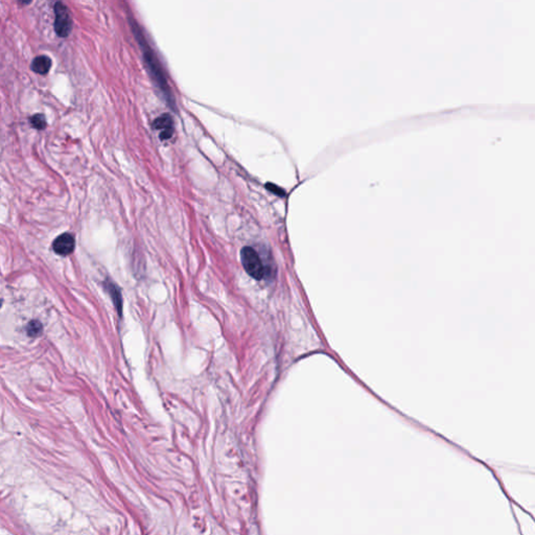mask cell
<instances>
[{
	"mask_svg": "<svg viewBox=\"0 0 535 535\" xmlns=\"http://www.w3.org/2000/svg\"><path fill=\"white\" fill-rule=\"evenodd\" d=\"M241 260L246 272L256 280L265 279L270 273V270H268L258 252L249 246L242 249Z\"/></svg>",
	"mask_w": 535,
	"mask_h": 535,
	"instance_id": "7a4b0ae2",
	"label": "cell"
},
{
	"mask_svg": "<svg viewBox=\"0 0 535 535\" xmlns=\"http://www.w3.org/2000/svg\"><path fill=\"white\" fill-rule=\"evenodd\" d=\"M154 128L157 130H161L160 133V139L166 140L170 139L173 133V120L172 118V115L169 113H164L160 115L157 119H155Z\"/></svg>",
	"mask_w": 535,
	"mask_h": 535,
	"instance_id": "5b68a950",
	"label": "cell"
},
{
	"mask_svg": "<svg viewBox=\"0 0 535 535\" xmlns=\"http://www.w3.org/2000/svg\"><path fill=\"white\" fill-rule=\"evenodd\" d=\"M105 287L107 288L108 293L110 294L111 298L114 302L115 306H116V309L118 310L119 315H121V313H122V298H121V293H120V290L118 288V287L116 285H114L113 283H111V281H107V283L105 284Z\"/></svg>",
	"mask_w": 535,
	"mask_h": 535,
	"instance_id": "52a82bcc",
	"label": "cell"
},
{
	"mask_svg": "<svg viewBox=\"0 0 535 535\" xmlns=\"http://www.w3.org/2000/svg\"><path fill=\"white\" fill-rule=\"evenodd\" d=\"M131 27H132V32L134 34V37L136 38L137 43H138V45L140 46V49L143 55V60L147 64V68L151 77L153 78L157 88L162 93L165 102L168 103V105L172 107V109H175L176 108L175 98L172 96L171 87L169 85L168 79L165 77L160 62L158 61L156 55L153 52V49L151 48L148 41L146 40V38H144L139 24H137L136 21L133 19H131Z\"/></svg>",
	"mask_w": 535,
	"mask_h": 535,
	"instance_id": "6da1fadb",
	"label": "cell"
},
{
	"mask_svg": "<svg viewBox=\"0 0 535 535\" xmlns=\"http://www.w3.org/2000/svg\"><path fill=\"white\" fill-rule=\"evenodd\" d=\"M266 187H267V190H269V191H272L273 193L277 194V196H285V191H284L283 189H280V187L277 186L276 184L268 183Z\"/></svg>",
	"mask_w": 535,
	"mask_h": 535,
	"instance_id": "30bf717a",
	"label": "cell"
},
{
	"mask_svg": "<svg viewBox=\"0 0 535 535\" xmlns=\"http://www.w3.org/2000/svg\"><path fill=\"white\" fill-rule=\"evenodd\" d=\"M52 67V60L47 56L36 57L32 63V70L36 74L46 75Z\"/></svg>",
	"mask_w": 535,
	"mask_h": 535,
	"instance_id": "8992f818",
	"label": "cell"
},
{
	"mask_svg": "<svg viewBox=\"0 0 535 535\" xmlns=\"http://www.w3.org/2000/svg\"><path fill=\"white\" fill-rule=\"evenodd\" d=\"M30 121H31L32 127L35 128V129H37V130H43V129L46 128V119L44 117V115H42V114L33 115V116L30 119Z\"/></svg>",
	"mask_w": 535,
	"mask_h": 535,
	"instance_id": "9c48e42d",
	"label": "cell"
},
{
	"mask_svg": "<svg viewBox=\"0 0 535 535\" xmlns=\"http://www.w3.org/2000/svg\"><path fill=\"white\" fill-rule=\"evenodd\" d=\"M76 247L75 237L70 233H63L57 236L53 243L54 251L61 256H66L74 252Z\"/></svg>",
	"mask_w": 535,
	"mask_h": 535,
	"instance_id": "277c9868",
	"label": "cell"
},
{
	"mask_svg": "<svg viewBox=\"0 0 535 535\" xmlns=\"http://www.w3.org/2000/svg\"><path fill=\"white\" fill-rule=\"evenodd\" d=\"M42 329H43L42 324L37 320L31 321L30 323L27 324V326H26L27 335L30 337H32V338H36V337L40 336L41 332H42Z\"/></svg>",
	"mask_w": 535,
	"mask_h": 535,
	"instance_id": "ba28073f",
	"label": "cell"
},
{
	"mask_svg": "<svg viewBox=\"0 0 535 535\" xmlns=\"http://www.w3.org/2000/svg\"><path fill=\"white\" fill-rule=\"evenodd\" d=\"M55 31L61 38H66L72 30V21L69 10L62 2H57L55 5Z\"/></svg>",
	"mask_w": 535,
	"mask_h": 535,
	"instance_id": "3957f363",
	"label": "cell"
}]
</instances>
